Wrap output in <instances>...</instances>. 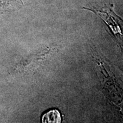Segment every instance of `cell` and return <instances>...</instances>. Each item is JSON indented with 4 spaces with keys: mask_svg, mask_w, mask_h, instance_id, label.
I'll return each mask as SVG.
<instances>
[{
    "mask_svg": "<svg viewBox=\"0 0 123 123\" xmlns=\"http://www.w3.org/2000/svg\"><path fill=\"white\" fill-rule=\"evenodd\" d=\"M61 116L57 110H52L43 115L42 123H61Z\"/></svg>",
    "mask_w": 123,
    "mask_h": 123,
    "instance_id": "cell-1",
    "label": "cell"
}]
</instances>
